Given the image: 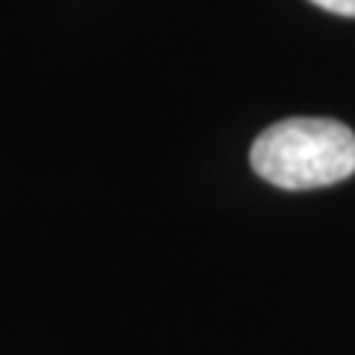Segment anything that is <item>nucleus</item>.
Instances as JSON below:
<instances>
[{"label":"nucleus","instance_id":"obj_1","mask_svg":"<svg viewBox=\"0 0 355 355\" xmlns=\"http://www.w3.org/2000/svg\"><path fill=\"white\" fill-rule=\"evenodd\" d=\"M252 169L282 190H317L355 172V133L335 119H284L252 146Z\"/></svg>","mask_w":355,"mask_h":355},{"label":"nucleus","instance_id":"obj_2","mask_svg":"<svg viewBox=\"0 0 355 355\" xmlns=\"http://www.w3.org/2000/svg\"><path fill=\"white\" fill-rule=\"evenodd\" d=\"M311 3H317L320 9H326V12L355 18V0H311Z\"/></svg>","mask_w":355,"mask_h":355}]
</instances>
